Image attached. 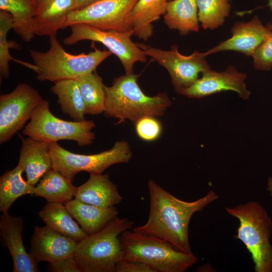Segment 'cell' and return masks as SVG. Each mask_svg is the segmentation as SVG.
I'll return each mask as SVG.
<instances>
[{
	"label": "cell",
	"instance_id": "6da1fadb",
	"mask_svg": "<svg viewBox=\"0 0 272 272\" xmlns=\"http://www.w3.org/2000/svg\"><path fill=\"white\" fill-rule=\"evenodd\" d=\"M148 188L149 219L146 224L132 230L161 238L180 251L192 253L188 237L190 220L195 213L217 200L218 195L210 190L204 196L189 202L177 198L153 180H149Z\"/></svg>",
	"mask_w": 272,
	"mask_h": 272
},
{
	"label": "cell",
	"instance_id": "7a4b0ae2",
	"mask_svg": "<svg viewBox=\"0 0 272 272\" xmlns=\"http://www.w3.org/2000/svg\"><path fill=\"white\" fill-rule=\"evenodd\" d=\"M139 75L133 73L115 78L111 86L104 85V115L118 119V123L126 120L135 123L147 116H162L171 106L166 93L149 96L138 84Z\"/></svg>",
	"mask_w": 272,
	"mask_h": 272
},
{
	"label": "cell",
	"instance_id": "3957f363",
	"mask_svg": "<svg viewBox=\"0 0 272 272\" xmlns=\"http://www.w3.org/2000/svg\"><path fill=\"white\" fill-rule=\"evenodd\" d=\"M49 49L46 52L30 49L34 71L40 81L53 83L65 79L77 80L95 72L97 67L112 53L108 50L95 49L77 55L67 52L58 41L56 34L49 36Z\"/></svg>",
	"mask_w": 272,
	"mask_h": 272
},
{
	"label": "cell",
	"instance_id": "277c9868",
	"mask_svg": "<svg viewBox=\"0 0 272 272\" xmlns=\"http://www.w3.org/2000/svg\"><path fill=\"white\" fill-rule=\"evenodd\" d=\"M120 240L122 259L145 263L155 272H184L198 260L164 239L132 230L122 232Z\"/></svg>",
	"mask_w": 272,
	"mask_h": 272
},
{
	"label": "cell",
	"instance_id": "5b68a950",
	"mask_svg": "<svg viewBox=\"0 0 272 272\" xmlns=\"http://www.w3.org/2000/svg\"><path fill=\"white\" fill-rule=\"evenodd\" d=\"M134 223L116 217L101 230L78 242L74 258L83 272H116L117 263L123 258L120 236Z\"/></svg>",
	"mask_w": 272,
	"mask_h": 272
},
{
	"label": "cell",
	"instance_id": "8992f818",
	"mask_svg": "<svg viewBox=\"0 0 272 272\" xmlns=\"http://www.w3.org/2000/svg\"><path fill=\"white\" fill-rule=\"evenodd\" d=\"M225 209L228 214L239 221L236 238L244 243L251 254L254 271L272 272V245L269 240L272 221L266 211L259 203L253 201Z\"/></svg>",
	"mask_w": 272,
	"mask_h": 272
},
{
	"label": "cell",
	"instance_id": "52a82bcc",
	"mask_svg": "<svg viewBox=\"0 0 272 272\" xmlns=\"http://www.w3.org/2000/svg\"><path fill=\"white\" fill-rule=\"evenodd\" d=\"M92 120L66 121L54 115L49 109V101L43 99L34 111L22 133L32 139L48 143L68 140L76 142L80 146L91 145L95 139Z\"/></svg>",
	"mask_w": 272,
	"mask_h": 272
},
{
	"label": "cell",
	"instance_id": "ba28073f",
	"mask_svg": "<svg viewBox=\"0 0 272 272\" xmlns=\"http://www.w3.org/2000/svg\"><path fill=\"white\" fill-rule=\"evenodd\" d=\"M53 168L60 172L72 181L81 171L101 174L110 166L127 163L132 158L128 143L117 141L113 147L101 153L84 155L74 153L61 147L57 142L49 143Z\"/></svg>",
	"mask_w": 272,
	"mask_h": 272
},
{
	"label": "cell",
	"instance_id": "9c48e42d",
	"mask_svg": "<svg viewBox=\"0 0 272 272\" xmlns=\"http://www.w3.org/2000/svg\"><path fill=\"white\" fill-rule=\"evenodd\" d=\"M70 27L71 33L63 39L64 44L71 45L82 40L101 43L118 57L126 74L133 73L135 62L147 60L143 49L131 39L132 30H101L84 24H74Z\"/></svg>",
	"mask_w": 272,
	"mask_h": 272
},
{
	"label": "cell",
	"instance_id": "30bf717a",
	"mask_svg": "<svg viewBox=\"0 0 272 272\" xmlns=\"http://www.w3.org/2000/svg\"><path fill=\"white\" fill-rule=\"evenodd\" d=\"M43 100L35 89L24 83L0 96L1 145L9 141L24 126Z\"/></svg>",
	"mask_w": 272,
	"mask_h": 272
},
{
	"label": "cell",
	"instance_id": "8fae6325",
	"mask_svg": "<svg viewBox=\"0 0 272 272\" xmlns=\"http://www.w3.org/2000/svg\"><path fill=\"white\" fill-rule=\"evenodd\" d=\"M138 0H101L68 14L64 28L84 24L101 30L131 31L128 18Z\"/></svg>",
	"mask_w": 272,
	"mask_h": 272
},
{
	"label": "cell",
	"instance_id": "7c38bea8",
	"mask_svg": "<svg viewBox=\"0 0 272 272\" xmlns=\"http://www.w3.org/2000/svg\"><path fill=\"white\" fill-rule=\"evenodd\" d=\"M146 55L150 56L168 72L176 91L191 86L198 78L199 73L211 69L205 53L195 51L190 55H184L178 51L176 45L169 51L150 46H141Z\"/></svg>",
	"mask_w": 272,
	"mask_h": 272
},
{
	"label": "cell",
	"instance_id": "4fadbf2b",
	"mask_svg": "<svg viewBox=\"0 0 272 272\" xmlns=\"http://www.w3.org/2000/svg\"><path fill=\"white\" fill-rule=\"evenodd\" d=\"M246 75L239 72L235 66H228L225 71L217 72L210 69L202 73L191 86L182 90L179 93L189 98H200L212 94L226 91H233L244 100L250 96L244 80Z\"/></svg>",
	"mask_w": 272,
	"mask_h": 272
},
{
	"label": "cell",
	"instance_id": "5bb4252c",
	"mask_svg": "<svg viewBox=\"0 0 272 272\" xmlns=\"http://www.w3.org/2000/svg\"><path fill=\"white\" fill-rule=\"evenodd\" d=\"M78 242L48 226H35L30 240V254L37 264L74 257Z\"/></svg>",
	"mask_w": 272,
	"mask_h": 272
},
{
	"label": "cell",
	"instance_id": "9a60e30c",
	"mask_svg": "<svg viewBox=\"0 0 272 272\" xmlns=\"http://www.w3.org/2000/svg\"><path fill=\"white\" fill-rule=\"evenodd\" d=\"M231 38L205 52L206 56L223 51H235L252 56L264 39L271 32L257 16L247 22H236L231 29Z\"/></svg>",
	"mask_w": 272,
	"mask_h": 272
},
{
	"label": "cell",
	"instance_id": "2e32d148",
	"mask_svg": "<svg viewBox=\"0 0 272 272\" xmlns=\"http://www.w3.org/2000/svg\"><path fill=\"white\" fill-rule=\"evenodd\" d=\"M24 220L21 217L2 214L0 218V233L8 248L13 261V272H38V264L27 252L24 247L22 232Z\"/></svg>",
	"mask_w": 272,
	"mask_h": 272
},
{
	"label": "cell",
	"instance_id": "e0dca14e",
	"mask_svg": "<svg viewBox=\"0 0 272 272\" xmlns=\"http://www.w3.org/2000/svg\"><path fill=\"white\" fill-rule=\"evenodd\" d=\"M22 141L18 162L25 172L27 181L35 185L53 169L49 143L19 135Z\"/></svg>",
	"mask_w": 272,
	"mask_h": 272
},
{
	"label": "cell",
	"instance_id": "ac0fdd59",
	"mask_svg": "<svg viewBox=\"0 0 272 272\" xmlns=\"http://www.w3.org/2000/svg\"><path fill=\"white\" fill-rule=\"evenodd\" d=\"M123 198L108 174H91L86 182L77 187L75 195L82 202L104 208L118 205Z\"/></svg>",
	"mask_w": 272,
	"mask_h": 272
},
{
	"label": "cell",
	"instance_id": "d6986e66",
	"mask_svg": "<svg viewBox=\"0 0 272 272\" xmlns=\"http://www.w3.org/2000/svg\"><path fill=\"white\" fill-rule=\"evenodd\" d=\"M64 205L70 214L87 235H93L101 230L118 215L117 210L115 206L100 208L76 198Z\"/></svg>",
	"mask_w": 272,
	"mask_h": 272
},
{
	"label": "cell",
	"instance_id": "ffe728a7",
	"mask_svg": "<svg viewBox=\"0 0 272 272\" xmlns=\"http://www.w3.org/2000/svg\"><path fill=\"white\" fill-rule=\"evenodd\" d=\"M168 0H138L128 18L133 35L147 41L153 34L152 23L165 13Z\"/></svg>",
	"mask_w": 272,
	"mask_h": 272
},
{
	"label": "cell",
	"instance_id": "44dd1931",
	"mask_svg": "<svg viewBox=\"0 0 272 272\" xmlns=\"http://www.w3.org/2000/svg\"><path fill=\"white\" fill-rule=\"evenodd\" d=\"M74 2L75 0H51L39 8L34 19L35 35L49 36L64 29Z\"/></svg>",
	"mask_w": 272,
	"mask_h": 272
},
{
	"label": "cell",
	"instance_id": "7402d4cb",
	"mask_svg": "<svg viewBox=\"0 0 272 272\" xmlns=\"http://www.w3.org/2000/svg\"><path fill=\"white\" fill-rule=\"evenodd\" d=\"M164 18L169 28L178 30L181 35L197 32L199 20L197 0L168 1Z\"/></svg>",
	"mask_w": 272,
	"mask_h": 272
},
{
	"label": "cell",
	"instance_id": "603a6c76",
	"mask_svg": "<svg viewBox=\"0 0 272 272\" xmlns=\"http://www.w3.org/2000/svg\"><path fill=\"white\" fill-rule=\"evenodd\" d=\"M38 216L46 225L77 242L88 236L74 220L64 204L48 202L39 211Z\"/></svg>",
	"mask_w": 272,
	"mask_h": 272
},
{
	"label": "cell",
	"instance_id": "cb8c5ba5",
	"mask_svg": "<svg viewBox=\"0 0 272 272\" xmlns=\"http://www.w3.org/2000/svg\"><path fill=\"white\" fill-rule=\"evenodd\" d=\"M77 189L71 180L53 168L35 186L34 195L44 198L48 202L65 204L75 197Z\"/></svg>",
	"mask_w": 272,
	"mask_h": 272
},
{
	"label": "cell",
	"instance_id": "d4e9b609",
	"mask_svg": "<svg viewBox=\"0 0 272 272\" xmlns=\"http://www.w3.org/2000/svg\"><path fill=\"white\" fill-rule=\"evenodd\" d=\"M0 9L12 15L14 32L25 42H31L35 36L34 19L37 13L32 1L0 0Z\"/></svg>",
	"mask_w": 272,
	"mask_h": 272
},
{
	"label": "cell",
	"instance_id": "484cf974",
	"mask_svg": "<svg viewBox=\"0 0 272 272\" xmlns=\"http://www.w3.org/2000/svg\"><path fill=\"white\" fill-rule=\"evenodd\" d=\"M24 170L18 165L12 170L5 172L0 178V211L8 214L10 208L20 197L34 195L35 186L25 180L22 176Z\"/></svg>",
	"mask_w": 272,
	"mask_h": 272
},
{
	"label": "cell",
	"instance_id": "4316f807",
	"mask_svg": "<svg viewBox=\"0 0 272 272\" xmlns=\"http://www.w3.org/2000/svg\"><path fill=\"white\" fill-rule=\"evenodd\" d=\"M50 91L57 96V103L62 112L74 121L85 120L84 103L77 80L65 79L56 82Z\"/></svg>",
	"mask_w": 272,
	"mask_h": 272
},
{
	"label": "cell",
	"instance_id": "83f0119b",
	"mask_svg": "<svg viewBox=\"0 0 272 272\" xmlns=\"http://www.w3.org/2000/svg\"><path fill=\"white\" fill-rule=\"evenodd\" d=\"M76 80L83 100L86 114L98 115L103 113L105 93L102 78L94 72Z\"/></svg>",
	"mask_w": 272,
	"mask_h": 272
},
{
	"label": "cell",
	"instance_id": "f1b7e54d",
	"mask_svg": "<svg viewBox=\"0 0 272 272\" xmlns=\"http://www.w3.org/2000/svg\"><path fill=\"white\" fill-rule=\"evenodd\" d=\"M230 0H197L199 22L205 29L214 30L223 25L229 15Z\"/></svg>",
	"mask_w": 272,
	"mask_h": 272
},
{
	"label": "cell",
	"instance_id": "f546056e",
	"mask_svg": "<svg viewBox=\"0 0 272 272\" xmlns=\"http://www.w3.org/2000/svg\"><path fill=\"white\" fill-rule=\"evenodd\" d=\"M13 29V17L9 12L0 10V76L2 78H8L10 69L9 62L14 60L26 67H28L29 63L15 59L13 57L9 49L14 48L19 49L21 46L14 41H8V32Z\"/></svg>",
	"mask_w": 272,
	"mask_h": 272
},
{
	"label": "cell",
	"instance_id": "4dcf8cb0",
	"mask_svg": "<svg viewBox=\"0 0 272 272\" xmlns=\"http://www.w3.org/2000/svg\"><path fill=\"white\" fill-rule=\"evenodd\" d=\"M134 124L137 134L144 141H156L159 138L162 132V123L155 116L143 117Z\"/></svg>",
	"mask_w": 272,
	"mask_h": 272
},
{
	"label": "cell",
	"instance_id": "1f68e13d",
	"mask_svg": "<svg viewBox=\"0 0 272 272\" xmlns=\"http://www.w3.org/2000/svg\"><path fill=\"white\" fill-rule=\"evenodd\" d=\"M253 66L259 71H269L272 68V31L258 47L252 56Z\"/></svg>",
	"mask_w": 272,
	"mask_h": 272
},
{
	"label": "cell",
	"instance_id": "d6a6232c",
	"mask_svg": "<svg viewBox=\"0 0 272 272\" xmlns=\"http://www.w3.org/2000/svg\"><path fill=\"white\" fill-rule=\"evenodd\" d=\"M48 269L50 271L53 272H83L82 268L74 257L49 263Z\"/></svg>",
	"mask_w": 272,
	"mask_h": 272
},
{
	"label": "cell",
	"instance_id": "836d02e7",
	"mask_svg": "<svg viewBox=\"0 0 272 272\" xmlns=\"http://www.w3.org/2000/svg\"><path fill=\"white\" fill-rule=\"evenodd\" d=\"M116 272H155L145 263L122 259L117 264Z\"/></svg>",
	"mask_w": 272,
	"mask_h": 272
},
{
	"label": "cell",
	"instance_id": "e575fe53",
	"mask_svg": "<svg viewBox=\"0 0 272 272\" xmlns=\"http://www.w3.org/2000/svg\"><path fill=\"white\" fill-rule=\"evenodd\" d=\"M100 1L101 0H75L73 10L84 9Z\"/></svg>",
	"mask_w": 272,
	"mask_h": 272
},
{
	"label": "cell",
	"instance_id": "d590c367",
	"mask_svg": "<svg viewBox=\"0 0 272 272\" xmlns=\"http://www.w3.org/2000/svg\"><path fill=\"white\" fill-rule=\"evenodd\" d=\"M32 2L37 11L39 8L49 2L51 0H32Z\"/></svg>",
	"mask_w": 272,
	"mask_h": 272
},
{
	"label": "cell",
	"instance_id": "8d00e7d4",
	"mask_svg": "<svg viewBox=\"0 0 272 272\" xmlns=\"http://www.w3.org/2000/svg\"><path fill=\"white\" fill-rule=\"evenodd\" d=\"M267 189L272 195V177H269L267 180Z\"/></svg>",
	"mask_w": 272,
	"mask_h": 272
},
{
	"label": "cell",
	"instance_id": "74e56055",
	"mask_svg": "<svg viewBox=\"0 0 272 272\" xmlns=\"http://www.w3.org/2000/svg\"><path fill=\"white\" fill-rule=\"evenodd\" d=\"M267 2V6L272 10V0H266ZM270 30H272V24H269L267 26Z\"/></svg>",
	"mask_w": 272,
	"mask_h": 272
},
{
	"label": "cell",
	"instance_id": "f35d334b",
	"mask_svg": "<svg viewBox=\"0 0 272 272\" xmlns=\"http://www.w3.org/2000/svg\"><path fill=\"white\" fill-rule=\"evenodd\" d=\"M170 1V0H168V1Z\"/></svg>",
	"mask_w": 272,
	"mask_h": 272
}]
</instances>
